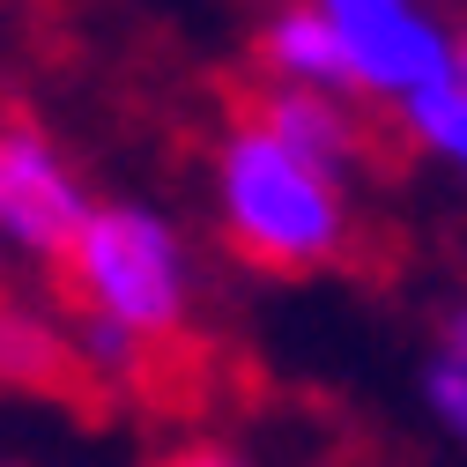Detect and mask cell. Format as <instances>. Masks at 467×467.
<instances>
[{"label": "cell", "mask_w": 467, "mask_h": 467, "mask_svg": "<svg viewBox=\"0 0 467 467\" xmlns=\"http://www.w3.org/2000/svg\"><path fill=\"white\" fill-rule=\"evenodd\" d=\"M0 386H16V393H82L75 319L45 312L23 289H0Z\"/></svg>", "instance_id": "52a82bcc"}, {"label": "cell", "mask_w": 467, "mask_h": 467, "mask_svg": "<svg viewBox=\"0 0 467 467\" xmlns=\"http://www.w3.org/2000/svg\"><path fill=\"white\" fill-rule=\"evenodd\" d=\"M253 60H260V82L275 89H319V97H357L348 82V60L327 30V16L312 0H275L260 16V37H253Z\"/></svg>", "instance_id": "8992f818"}, {"label": "cell", "mask_w": 467, "mask_h": 467, "mask_svg": "<svg viewBox=\"0 0 467 467\" xmlns=\"http://www.w3.org/2000/svg\"><path fill=\"white\" fill-rule=\"evenodd\" d=\"M156 467H253V460L238 445H223V438H186V445L156 452Z\"/></svg>", "instance_id": "30bf717a"}, {"label": "cell", "mask_w": 467, "mask_h": 467, "mask_svg": "<svg viewBox=\"0 0 467 467\" xmlns=\"http://www.w3.org/2000/svg\"><path fill=\"white\" fill-rule=\"evenodd\" d=\"M400 127H408V141H416L423 156L452 163L467 179V89L460 82H445V89H431L416 104H400Z\"/></svg>", "instance_id": "ba28073f"}, {"label": "cell", "mask_w": 467, "mask_h": 467, "mask_svg": "<svg viewBox=\"0 0 467 467\" xmlns=\"http://www.w3.org/2000/svg\"><path fill=\"white\" fill-rule=\"evenodd\" d=\"M245 111H253L260 127H275L289 149H305V156L348 171V179H364L371 127H364V104L357 97H319V89H275V82H260Z\"/></svg>", "instance_id": "5b68a950"}, {"label": "cell", "mask_w": 467, "mask_h": 467, "mask_svg": "<svg viewBox=\"0 0 467 467\" xmlns=\"http://www.w3.org/2000/svg\"><path fill=\"white\" fill-rule=\"evenodd\" d=\"M208 201H215L223 245L267 275H319L357 238V179L305 156V149H289L253 111H238L215 134Z\"/></svg>", "instance_id": "6da1fadb"}, {"label": "cell", "mask_w": 467, "mask_h": 467, "mask_svg": "<svg viewBox=\"0 0 467 467\" xmlns=\"http://www.w3.org/2000/svg\"><path fill=\"white\" fill-rule=\"evenodd\" d=\"M97 215L75 156L60 149L45 119L30 111H0V253L30 267H60Z\"/></svg>", "instance_id": "277c9868"}, {"label": "cell", "mask_w": 467, "mask_h": 467, "mask_svg": "<svg viewBox=\"0 0 467 467\" xmlns=\"http://www.w3.org/2000/svg\"><path fill=\"white\" fill-rule=\"evenodd\" d=\"M75 327H104L134 341L141 357H156L163 341H179L193 327V245L186 230L149 201H97L82 223L75 253L52 267Z\"/></svg>", "instance_id": "7a4b0ae2"}, {"label": "cell", "mask_w": 467, "mask_h": 467, "mask_svg": "<svg viewBox=\"0 0 467 467\" xmlns=\"http://www.w3.org/2000/svg\"><path fill=\"white\" fill-rule=\"evenodd\" d=\"M452 82L467 89V23H460V67H452Z\"/></svg>", "instance_id": "7c38bea8"}, {"label": "cell", "mask_w": 467, "mask_h": 467, "mask_svg": "<svg viewBox=\"0 0 467 467\" xmlns=\"http://www.w3.org/2000/svg\"><path fill=\"white\" fill-rule=\"evenodd\" d=\"M438 341H445V348H467V289L445 305V319H438Z\"/></svg>", "instance_id": "8fae6325"}, {"label": "cell", "mask_w": 467, "mask_h": 467, "mask_svg": "<svg viewBox=\"0 0 467 467\" xmlns=\"http://www.w3.org/2000/svg\"><path fill=\"white\" fill-rule=\"evenodd\" d=\"M423 408H431V423L467 452V348H431V364H423Z\"/></svg>", "instance_id": "9c48e42d"}, {"label": "cell", "mask_w": 467, "mask_h": 467, "mask_svg": "<svg viewBox=\"0 0 467 467\" xmlns=\"http://www.w3.org/2000/svg\"><path fill=\"white\" fill-rule=\"evenodd\" d=\"M327 16L357 104H416L452 82L460 67V23L438 0H312Z\"/></svg>", "instance_id": "3957f363"}]
</instances>
